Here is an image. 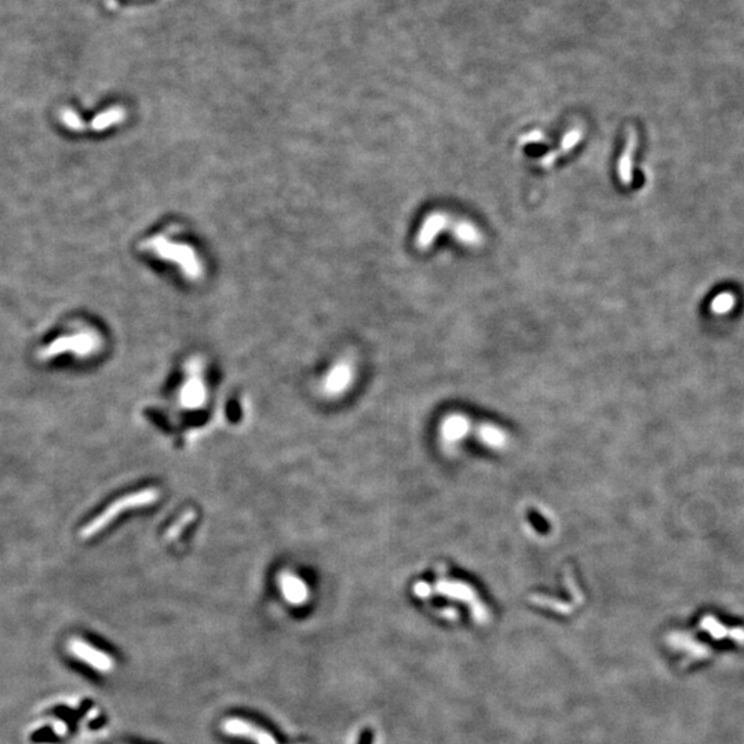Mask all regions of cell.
<instances>
[{
    "mask_svg": "<svg viewBox=\"0 0 744 744\" xmlns=\"http://www.w3.org/2000/svg\"><path fill=\"white\" fill-rule=\"evenodd\" d=\"M157 499H159V493L155 488H146V490L119 497L80 531V538L90 539L95 536L98 532L107 528L115 518H118L124 510L144 507V506L155 503Z\"/></svg>",
    "mask_w": 744,
    "mask_h": 744,
    "instance_id": "6da1fadb",
    "label": "cell"
},
{
    "mask_svg": "<svg viewBox=\"0 0 744 744\" xmlns=\"http://www.w3.org/2000/svg\"><path fill=\"white\" fill-rule=\"evenodd\" d=\"M98 345L100 339L94 334L80 332L76 335H66L56 339L53 343L46 346L39 356L43 360L52 359L66 352H72L77 356H88L98 348Z\"/></svg>",
    "mask_w": 744,
    "mask_h": 744,
    "instance_id": "7a4b0ae2",
    "label": "cell"
},
{
    "mask_svg": "<svg viewBox=\"0 0 744 744\" xmlns=\"http://www.w3.org/2000/svg\"><path fill=\"white\" fill-rule=\"evenodd\" d=\"M200 362L192 360L187 369V379L178 393V401L185 410H197L206 404L207 387L200 376Z\"/></svg>",
    "mask_w": 744,
    "mask_h": 744,
    "instance_id": "3957f363",
    "label": "cell"
},
{
    "mask_svg": "<svg viewBox=\"0 0 744 744\" xmlns=\"http://www.w3.org/2000/svg\"><path fill=\"white\" fill-rule=\"evenodd\" d=\"M68 651L80 662L91 666L94 670L108 674L115 669V660L105 652L91 646L82 638H72L68 641Z\"/></svg>",
    "mask_w": 744,
    "mask_h": 744,
    "instance_id": "277c9868",
    "label": "cell"
},
{
    "mask_svg": "<svg viewBox=\"0 0 744 744\" xmlns=\"http://www.w3.org/2000/svg\"><path fill=\"white\" fill-rule=\"evenodd\" d=\"M225 735L248 739L255 744H279L272 734L242 718H228L221 725Z\"/></svg>",
    "mask_w": 744,
    "mask_h": 744,
    "instance_id": "5b68a950",
    "label": "cell"
},
{
    "mask_svg": "<svg viewBox=\"0 0 744 744\" xmlns=\"http://www.w3.org/2000/svg\"><path fill=\"white\" fill-rule=\"evenodd\" d=\"M152 249L164 258H171L173 261H177L186 269V273L190 277H196L199 274V265L194 258V252L189 247L180 246V245H170L169 242L163 239H156L150 242Z\"/></svg>",
    "mask_w": 744,
    "mask_h": 744,
    "instance_id": "8992f818",
    "label": "cell"
},
{
    "mask_svg": "<svg viewBox=\"0 0 744 744\" xmlns=\"http://www.w3.org/2000/svg\"><path fill=\"white\" fill-rule=\"evenodd\" d=\"M279 586L284 600L291 605H304L309 598V587L307 582L295 573H281L279 576Z\"/></svg>",
    "mask_w": 744,
    "mask_h": 744,
    "instance_id": "52a82bcc",
    "label": "cell"
},
{
    "mask_svg": "<svg viewBox=\"0 0 744 744\" xmlns=\"http://www.w3.org/2000/svg\"><path fill=\"white\" fill-rule=\"evenodd\" d=\"M451 224V219L448 214L442 211L432 212L422 224L418 236H417V246L421 249H428L433 245L437 236L448 228Z\"/></svg>",
    "mask_w": 744,
    "mask_h": 744,
    "instance_id": "ba28073f",
    "label": "cell"
},
{
    "mask_svg": "<svg viewBox=\"0 0 744 744\" xmlns=\"http://www.w3.org/2000/svg\"><path fill=\"white\" fill-rule=\"evenodd\" d=\"M352 380H353L352 366L346 362H341L336 366H334L331 371L327 373L324 383H323V390L327 396L335 397V396L342 394L352 385Z\"/></svg>",
    "mask_w": 744,
    "mask_h": 744,
    "instance_id": "9c48e42d",
    "label": "cell"
},
{
    "mask_svg": "<svg viewBox=\"0 0 744 744\" xmlns=\"http://www.w3.org/2000/svg\"><path fill=\"white\" fill-rule=\"evenodd\" d=\"M637 134L635 130H630V134L627 137L624 149L621 152L619 163H618V174L623 185H630L633 181V163H634V153L637 149Z\"/></svg>",
    "mask_w": 744,
    "mask_h": 744,
    "instance_id": "30bf717a",
    "label": "cell"
},
{
    "mask_svg": "<svg viewBox=\"0 0 744 744\" xmlns=\"http://www.w3.org/2000/svg\"><path fill=\"white\" fill-rule=\"evenodd\" d=\"M452 233L455 236V239L465 245V246H472V247H477L483 243V236H481V232L476 228L474 224L469 222V221H458V222H454L452 224Z\"/></svg>",
    "mask_w": 744,
    "mask_h": 744,
    "instance_id": "8fae6325",
    "label": "cell"
},
{
    "mask_svg": "<svg viewBox=\"0 0 744 744\" xmlns=\"http://www.w3.org/2000/svg\"><path fill=\"white\" fill-rule=\"evenodd\" d=\"M469 431V421L463 415H452L447 418L441 426L442 438L447 442L460 441Z\"/></svg>",
    "mask_w": 744,
    "mask_h": 744,
    "instance_id": "7c38bea8",
    "label": "cell"
},
{
    "mask_svg": "<svg viewBox=\"0 0 744 744\" xmlns=\"http://www.w3.org/2000/svg\"><path fill=\"white\" fill-rule=\"evenodd\" d=\"M582 135H583V132H582L580 128H572L569 132H566L564 135L562 141H561V150L559 152H552L548 156H545L542 159V162H541L542 166L543 167H550L557 160V157L561 153L569 152L576 144H579V141L582 139Z\"/></svg>",
    "mask_w": 744,
    "mask_h": 744,
    "instance_id": "4fadbf2b",
    "label": "cell"
},
{
    "mask_svg": "<svg viewBox=\"0 0 744 744\" xmlns=\"http://www.w3.org/2000/svg\"><path fill=\"white\" fill-rule=\"evenodd\" d=\"M479 437L484 444H487L491 448H503L507 441L504 432L493 425L481 426V429L479 431Z\"/></svg>",
    "mask_w": 744,
    "mask_h": 744,
    "instance_id": "5bb4252c",
    "label": "cell"
},
{
    "mask_svg": "<svg viewBox=\"0 0 744 744\" xmlns=\"http://www.w3.org/2000/svg\"><path fill=\"white\" fill-rule=\"evenodd\" d=\"M123 119V111L121 108H111L109 111L98 115L93 121V128L100 131L104 128H108L111 124L119 123Z\"/></svg>",
    "mask_w": 744,
    "mask_h": 744,
    "instance_id": "9a60e30c",
    "label": "cell"
},
{
    "mask_svg": "<svg viewBox=\"0 0 744 744\" xmlns=\"http://www.w3.org/2000/svg\"><path fill=\"white\" fill-rule=\"evenodd\" d=\"M194 517H196V513L192 511V510L187 511L185 514H183V516H181V517H180V518H178V520H177L169 529H167V532H166V539H167V541H173V539L178 538L180 534H181V532L185 529L186 527L194 520Z\"/></svg>",
    "mask_w": 744,
    "mask_h": 744,
    "instance_id": "2e32d148",
    "label": "cell"
},
{
    "mask_svg": "<svg viewBox=\"0 0 744 744\" xmlns=\"http://www.w3.org/2000/svg\"><path fill=\"white\" fill-rule=\"evenodd\" d=\"M735 297L729 293H724V294H720L718 297L714 298V301L711 302V309L714 313H718V314H725L728 313L729 310L732 309L735 307Z\"/></svg>",
    "mask_w": 744,
    "mask_h": 744,
    "instance_id": "e0dca14e",
    "label": "cell"
},
{
    "mask_svg": "<svg viewBox=\"0 0 744 744\" xmlns=\"http://www.w3.org/2000/svg\"><path fill=\"white\" fill-rule=\"evenodd\" d=\"M62 122L65 123L68 128L75 130V131H82L84 128V123L80 121L77 114L70 111V109H65L62 112Z\"/></svg>",
    "mask_w": 744,
    "mask_h": 744,
    "instance_id": "ac0fdd59",
    "label": "cell"
},
{
    "mask_svg": "<svg viewBox=\"0 0 744 744\" xmlns=\"http://www.w3.org/2000/svg\"><path fill=\"white\" fill-rule=\"evenodd\" d=\"M53 731H54L56 735L63 736V735H66V732H68V727H66V724H65L63 721H56V722L53 724Z\"/></svg>",
    "mask_w": 744,
    "mask_h": 744,
    "instance_id": "d6986e66",
    "label": "cell"
},
{
    "mask_svg": "<svg viewBox=\"0 0 744 744\" xmlns=\"http://www.w3.org/2000/svg\"><path fill=\"white\" fill-rule=\"evenodd\" d=\"M542 138H543V137H542V134H541L539 131H532V132H529L527 137H524L522 142H524V144H528V142H539V141H542Z\"/></svg>",
    "mask_w": 744,
    "mask_h": 744,
    "instance_id": "ffe728a7",
    "label": "cell"
}]
</instances>
